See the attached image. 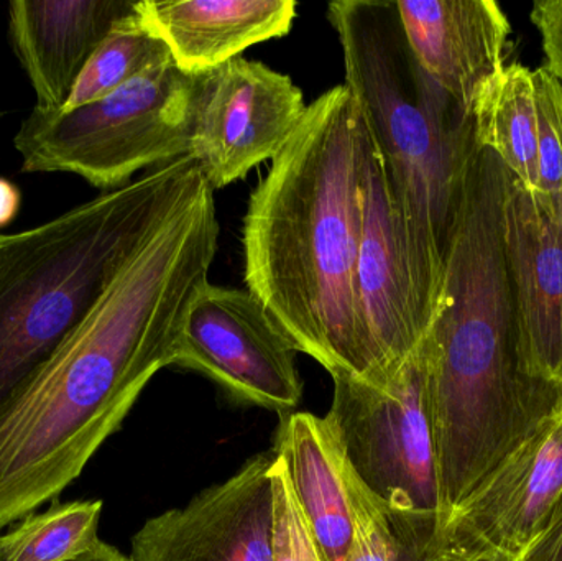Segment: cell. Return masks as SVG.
<instances>
[{
    "mask_svg": "<svg viewBox=\"0 0 562 561\" xmlns=\"http://www.w3.org/2000/svg\"><path fill=\"white\" fill-rule=\"evenodd\" d=\"M220 244L204 173L171 207L91 315L0 415V530L35 513L82 470L175 346Z\"/></svg>",
    "mask_w": 562,
    "mask_h": 561,
    "instance_id": "obj_1",
    "label": "cell"
},
{
    "mask_svg": "<svg viewBox=\"0 0 562 561\" xmlns=\"http://www.w3.org/2000/svg\"><path fill=\"white\" fill-rule=\"evenodd\" d=\"M373 141L340 85L307 104L244 217L247 290L296 352L330 375L392 388L357 285L363 193Z\"/></svg>",
    "mask_w": 562,
    "mask_h": 561,
    "instance_id": "obj_2",
    "label": "cell"
},
{
    "mask_svg": "<svg viewBox=\"0 0 562 561\" xmlns=\"http://www.w3.org/2000/svg\"><path fill=\"white\" fill-rule=\"evenodd\" d=\"M510 171L472 141L438 315L422 343L442 527L485 478L562 411V391L521 371L504 239Z\"/></svg>",
    "mask_w": 562,
    "mask_h": 561,
    "instance_id": "obj_3",
    "label": "cell"
},
{
    "mask_svg": "<svg viewBox=\"0 0 562 561\" xmlns=\"http://www.w3.org/2000/svg\"><path fill=\"white\" fill-rule=\"evenodd\" d=\"M346 86L382 158L416 295L431 328L474 124L416 61L393 0H334Z\"/></svg>",
    "mask_w": 562,
    "mask_h": 561,
    "instance_id": "obj_4",
    "label": "cell"
},
{
    "mask_svg": "<svg viewBox=\"0 0 562 561\" xmlns=\"http://www.w3.org/2000/svg\"><path fill=\"white\" fill-rule=\"evenodd\" d=\"M201 171L193 157L178 158L48 223L0 234V415L91 315Z\"/></svg>",
    "mask_w": 562,
    "mask_h": 561,
    "instance_id": "obj_5",
    "label": "cell"
},
{
    "mask_svg": "<svg viewBox=\"0 0 562 561\" xmlns=\"http://www.w3.org/2000/svg\"><path fill=\"white\" fill-rule=\"evenodd\" d=\"M204 76L173 61L76 108H33L13 145L26 173L78 175L114 191L145 168L191 157Z\"/></svg>",
    "mask_w": 562,
    "mask_h": 561,
    "instance_id": "obj_6",
    "label": "cell"
},
{
    "mask_svg": "<svg viewBox=\"0 0 562 561\" xmlns=\"http://www.w3.org/2000/svg\"><path fill=\"white\" fill-rule=\"evenodd\" d=\"M334 397L326 420L344 458L392 536L438 553L441 491L425 401L422 349L389 391L350 375H330Z\"/></svg>",
    "mask_w": 562,
    "mask_h": 561,
    "instance_id": "obj_7",
    "label": "cell"
},
{
    "mask_svg": "<svg viewBox=\"0 0 562 561\" xmlns=\"http://www.w3.org/2000/svg\"><path fill=\"white\" fill-rule=\"evenodd\" d=\"M171 366L206 375L239 404L286 412L303 397L296 349L249 290L207 282L188 308Z\"/></svg>",
    "mask_w": 562,
    "mask_h": 561,
    "instance_id": "obj_8",
    "label": "cell"
},
{
    "mask_svg": "<svg viewBox=\"0 0 562 561\" xmlns=\"http://www.w3.org/2000/svg\"><path fill=\"white\" fill-rule=\"evenodd\" d=\"M293 79L252 59H233L204 76L191 157L214 190L272 160L306 114Z\"/></svg>",
    "mask_w": 562,
    "mask_h": 561,
    "instance_id": "obj_9",
    "label": "cell"
},
{
    "mask_svg": "<svg viewBox=\"0 0 562 561\" xmlns=\"http://www.w3.org/2000/svg\"><path fill=\"white\" fill-rule=\"evenodd\" d=\"M562 494V411L521 441L451 514L438 556L517 560L550 519Z\"/></svg>",
    "mask_w": 562,
    "mask_h": 561,
    "instance_id": "obj_10",
    "label": "cell"
},
{
    "mask_svg": "<svg viewBox=\"0 0 562 561\" xmlns=\"http://www.w3.org/2000/svg\"><path fill=\"white\" fill-rule=\"evenodd\" d=\"M276 455H259L184 507L151 517L132 539L131 561H272Z\"/></svg>",
    "mask_w": 562,
    "mask_h": 561,
    "instance_id": "obj_11",
    "label": "cell"
},
{
    "mask_svg": "<svg viewBox=\"0 0 562 561\" xmlns=\"http://www.w3.org/2000/svg\"><path fill=\"white\" fill-rule=\"evenodd\" d=\"M504 239L521 371L562 391V214L512 180Z\"/></svg>",
    "mask_w": 562,
    "mask_h": 561,
    "instance_id": "obj_12",
    "label": "cell"
},
{
    "mask_svg": "<svg viewBox=\"0 0 562 561\" xmlns=\"http://www.w3.org/2000/svg\"><path fill=\"white\" fill-rule=\"evenodd\" d=\"M357 285L367 329L393 385L403 366L425 341L429 325L416 295L402 231L375 145L367 167Z\"/></svg>",
    "mask_w": 562,
    "mask_h": 561,
    "instance_id": "obj_13",
    "label": "cell"
},
{
    "mask_svg": "<svg viewBox=\"0 0 562 561\" xmlns=\"http://www.w3.org/2000/svg\"><path fill=\"white\" fill-rule=\"evenodd\" d=\"M423 71L471 115L482 89L505 68L510 22L494 0L396 2Z\"/></svg>",
    "mask_w": 562,
    "mask_h": 561,
    "instance_id": "obj_14",
    "label": "cell"
},
{
    "mask_svg": "<svg viewBox=\"0 0 562 561\" xmlns=\"http://www.w3.org/2000/svg\"><path fill=\"white\" fill-rule=\"evenodd\" d=\"M134 7V0L10 2V42L35 91V108H65L102 40Z\"/></svg>",
    "mask_w": 562,
    "mask_h": 561,
    "instance_id": "obj_15",
    "label": "cell"
},
{
    "mask_svg": "<svg viewBox=\"0 0 562 561\" xmlns=\"http://www.w3.org/2000/svg\"><path fill=\"white\" fill-rule=\"evenodd\" d=\"M142 15L188 75H206L250 46L288 35L293 0H142Z\"/></svg>",
    "mask_w": 562,
    "mask_h": 561,
    "instance_id": "obj_16",
    "label": "cell"
},
{
    "mask_svg": "<svg viewBox=\"0 0 562 561\" xmlns=\"http://www.w3.org/2000/svg\"><path fill=\"white\" fill-rule=\"evenodd\" d=\"M276 453L286 468L321 561H346L356 543V516L342 448L329 422L306 412L288 415Z\"/></svg>",
    "mask_w": 562,
    "mask_h": 561,
    "instance_id": "obj_17",
    "label": "cell"
},
{
    "mask_svg": "<svg viewBox=\"0 0 562 561\" xmlns=\"http://www.w3.org/2000/svg\"><path fill=\"white\" fill-rule=\"evenodd\" d=\"M475 141L491 148L514 180L538 193V112L533 71L512 63L482 89L472 109Z\"/></svg>",
    "mask_w": 562,
    "mask_h": 561,
    "instance_id": "obj_18",
    "label": "cell"
},
{
    "mask_svg": "<svg viewBox=\"0 0 562 561\" xmlns=\"http://www.w3.org/2000/svg\"><path fill=\"white\" fill-rule=\"evenodd\" d=\"M170 61H173L170 49L135 2L134 10L122 16L102 40L79 76L65 108L104 98L132 79Z\"/></svg>",
    "mask_w": 562,
    "mask_h": 561,
    "instance_id": "obj_19",
    "label": "cell"
},
{
    "mask_svg": "<svg viewBox=\"0 0 562 561\" xmlns=\"http://www.w3.org/2000/svg\"><path fill=\"white\" fill-rule=\"evenodd\" d=\"M101 501L55 503L0 534V561H71L99 542Z\"/></svg>",
    "mask_w": 562,
    "mask_h": 561,
    "instance_id": "obj_20",
    "label": "cell"
},
{
    "mask_svg": "<svg viewBox=\"0 0 562 561\" xmlns=\"http://www.w3.org/2000/svg\"><path fill=\"white\" fill-rule=\"evenodd\" d=\"M538 112V160L543 194L562 214V81L547 69L533 71Z\"/></svg>",
    "mask_w": 562,
    "mask_h": 561,
    "instance_id": "obj_21",
    "label": "cell"
},
{
    "mask_svg": "<svg viewBox=\"0 0 562 561\" xmlns=\"http://www.w3.org/2000/svg\"><path fill=\"white\" fill-rule=\"evenodd\" d=\"M272 561H321L303 514L297 507L286 468L276 453L272 470Z\"/></svg>",
    "mask_w": 562,
    "mask_h": 561,
    "instance_id": "obj_22",
    "label": "cell"
},
{
    "mask_svg": "<svg viewBox=\"0 0 562 561\" xmlns=\"http://www.w3.org/2000/svg\"><path fill=\"white\" fill-rule=\"evenodd\" d=\"M346 483L356 516V543L346 561H390V534L385 520L347 461Z\"/></svg>",
    "mask_w": 562,
    "mask_h": 561,
    "instance_id": "obj_23",
    "label": "cell"
},
{
    "mask_svg": "<svg viewBox=\"0 0 562 561\" xmlns=\"http://www.w3.org/2000/svg\"><path fill=\"white\" fill-rule=\"evenodd\" d=\"M531 20L543 43L547 58L543 68L562 81V0H543L535 3Z\"/></svg>",
    "mask_w": 562,
    "mask_h": 561,
    "instance_id": "obj_24",
    "label": "cell"
},
{
    "mask_svg": "<svg viewBox=\"0 0 562 561\" xmlns=\"http://www.w3.org/2000/svg\"><path fill=\"white\" fill-rule=\"evenodd\" d=\"M515 561H562V494L543 529Z\"/></svg>",
    "mask_w": 562,
    "mask_h": 561,
    "instance_id": "obj_25",
    "label": "cell"
},
{
    "mask_svg": "<svg viewBox=\"0 0 562 561\" xmlns=\"http://www.w3.org/2000/svg\"><path fill=\"white\" fill-rule=\"evenodd\" d=\"M20 203H22V194L19 188L7 178L0 177V227H5L15 220Z\"/></svg>",
    "mask_w": 562,
    "mask_h": 561,
    "instance_id": "obj_26",
    "label": "cell"
},
{
    "mask_svg": "<svg viewBox=\"0 0 562 561\" xmlns=\"http://www.w3.org/2000/svg\"><path fill=\"white\" fill-rule=\"evenodd\" d=\"M389 529V527H386ZM390 534V530H389ZM390 561H448L438 553L423 552L408 540L398 539L390 534Z\"/></svg>",
    "mask_w": 562,
    "mask_h": 561,
    "instance_id": "obj_27",
    "label": "cell"
},
{
    "mask_svg": "<svg viewBox=\"0 0 562 561\" xmlns=\"http://www.w3.org/2000/svg\"><path fill=\"white\" fill-rule=\"evenodd\" d=\"M71 561H131L128 557L122 556L114 547L99 540L89 552L82 553L78 559Z\"/></svg>",
    "mask_w": 562,
    "mask_h": 561,
    "instance_id": "obj_28",
    "label": "cell"
},
{
    "mask_svg": "<svg viewBox=\"0 0 562 561\" xmlns=\"http://www.w3.org/2000/svg\"><path fill=\"white\" fill-rule=\"evenodd\" d=\"M472 561H515V560L508 559V557H505V556H488V557H482V559L472 560Z\"/></svg>",
    "mask_w": 562,
    "mask_h": 561,
    "instance_id": "obj_29",
    "label": "cell"
}]
</instances>
